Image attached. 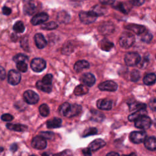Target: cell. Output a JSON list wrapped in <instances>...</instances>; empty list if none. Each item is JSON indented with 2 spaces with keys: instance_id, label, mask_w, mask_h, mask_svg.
Returning a JSON list of instances; mask_svg holds the SVG:
<instances>
[{
  "instance_id": "5bb4252c",
  "label": "cell",
  "mask_w": 156,
  "mask_h": 156,
  "mask_svg": "<svg viewBox=\"0 0 156 156\" xmlns=\"http://www.w3.org/2000/svg\"><path fill=\"white\" fill-rule=\"evenodd\" d=\"M34 38L35 45L38 49H41L46 46L48 42L42 34L41 33L36 34L34 35Z\"/></svg>"
},
{
  "instance_id": "6125c7cd",
  "label": "cell",
  "mask_w": 156,
  "mask_h": 156,
  "mask_svg": "<svg viewBox=\"0 0 156 156\" xmlns=\"http://www.w3.org/2000/svg\"><path fill=\"white\" fill-rule=\"evenodd\" d=\"M4 147H0V153L1 152H2L3 151H4Z\"/></svg>"
},
{
  "instance_id": "1f68e13d",
  "label": "cell",
  "mask_w": 156,
  "mask_h": 156,
  "mask_svg": "<svg viewBox=\"0 0 156 156\" xmlns=\"http://www.w3.org/2000/svg\"><path fill=\"white\" fill-rule=\"evenodd\" d=\"M36 87L44 92L49 93L52 91V85H46L43 84L41 80H38L36 83Z\"/></svg>"
},
{
  "instance_id": "f35d334b",
  "label": "cell",
  "mask_w": 156,
  "mask_h": 156,
  "mask_svg": "<svg viewBox=\"0 0 156 156\" xmlns=\"http://www.w3.org/2000/svg\"><path fill=\"white\" fill-rule=\"evenodd\" d=\"M149 63V58L147 56H144L140 59V62L137 64V66L141 69H144L147 67Z\"/></svg>"
},
{
  "instance_id": "83f0119b",
  "label": "cell",
  "mask_w": 156,
  "mask_h": 156,
  "mask_svg": "<svg viewBox=\"0 0 156 156\" xmlns=\"http://www.w3.org/2000/svg\"><path fill=\"white\" fill-rule=\"evenodd\" d=\"M156 82V75L154 73L146 74L143 78V83L147 85H153Z\"/></svg>"
},
{
  "instance_id": "ab89813d",
  "label": "cell",
  "mask_w": 156,
  "mask_h": 156,
  "mask_svg": "<svg viewBox=\"0 0 156 156\" xmlns=\"http://www.w3.org/2000/svg\"><path fill=\"white\" fill-rule=\"evenodd\" d=\"M16 68L18 71L22 73H26L28 69V65L25 62H20L16 64Z\"/></svg>"
},
{
  "instance_id": "ee69618b",
  "label": "cell",
  "mask_w": 156,
  "mask_h": 156,
  "mask_svg": "<svg viewBox=\"0 0 156 156\" xmlns=\"http://www.w3.org/2000/svg\"><path fill=\"white\" fill-rule=\"evenodd\" d=\"M21 47L26 51L28 52L29 51V40L27 37H23L20 41Z\"/></svg>"
},
{
  "instance_id": "52a82bcc",
  "label": "cell",
  "mask_w": 156,
  "mask_h": 156,
  "mask_svg": "<svg viewBox=\"0 0 156 156\" xmlns=\"http://www.w3.org/2000/svg\"><path fill=\"white\" fill-rule=\"evenodd\" d=\"M147 138V133L144 131H133L129 135L130 140L135 144H140L144 142Z\"/></svg>"
},
{
  "instance_id": "8992f818",
  "label": "cell",
  "mask_w": 156,
  "mask_h": 156,
  "mask_svg": "<svg viewBox=\"0 0 156 156\" xmlns=\"http://www.w3.org/2000/svg\"><path fill=\"white\" fill-rule=\"evenodd\" d=\"M151 124L152 121L147 115L142 116L135 121V126L136 128L144 130L149 129L151 127Z\"/></svg>"
},
{
  "instance_id": "d6a6232c",
  "label": "cell",
  "mask_w": 156,
  "mask_h": 156,
  "mask_svg": "<svg viewBox=\"0 0 156 156\" xmlns=\"http://www.w3.org/2000/svg\"><path fill=\"white\" fill-rule=\"evenodd\" d=\"M70 107H71V104L67 102H64L58 108L59 113L63 116H66L70 109Z\"/></svg>"
},
{
  "instance_id": "9f6ffc18",
  "label": "cell",
  "mask_w": 156,
  "mask_h": 156,
  "mask_svg": "<svg viewBox=\"0 0 156 156\" xmlns=\"http://www.w3.org/2000/svg\"><path fill=\"white\" fill-rule=\"evenodd\" d=\"M100 2L103 5H107V4H112L114 3L115 1H101Z\"/></svg>"
},
{
  "instance_id": "3957f363",
  "label": "cell",
  "mask_w": 156,
  "mask_h": 156,
  "mask_svg": "<svg viewBox=\"0 0 156 156\" xmlns=\"http://www.w3.org/2000/svg\"><path fill=\"white\" fill-rule=\"evenodd\" d=\"M23 99L25 102L28 104L33 105L37 104L40 99L39 95L31 90H26L23 93Z\"/></svg>"
},
{
  "instance_id": "8fae6325",
  "label": "cell",
  "mask_w": 156,
  "mask_h": 156,
  "mask_svg": "<svg viewBox=\"0 0 156 156\" xmlns=\"http://www.w3.org/2000/svg\"><path fill=\"white\" fill-rule=\"evenodd\" d=\"M49 18V15L46 12H40L34 15L31 20L30 23L34 26H37L39 24H43Z\"/></svg>"
},
{
  "instance_id": "6f0895ef",
  "label": "cell",
  "mask_w": 156,
  "mask_h": 156,
  "mask_svg": "<svg viewBox=\"0 0 156 156\" xmlns=\"http://www.w3.org/2000/svg\"><path fill=\"white\" fill-rule=\"evenodd\" d=\"M106 156H119V155L115 152H110L109 153H108Z\"/></svg>"
},
{
  "instance_id": "ac0fdd59",
  "label": "cell",
  "mask_w": 156,
  "mask_h": 156,
  "mask_svg": "<svg viewBox=\"0 0 156 156\" xmlns=\"http://www.w3.org/2000/svg\"><path fill=\"white\" fill-rule=\"evenodd\" d=\"M36 11V5L32 1H25L24 4V12L28 15H33Z\"/></svg>"
},
{
  "instance_id": "c3c4849f",
  "label": "cell",
  "mask_w": 156,
  "mask_h": 156,
  "mask_svg": "<svg viewBox=\"0 0 156 156\" xmlns=\"http://www.w3.org/2000/svg\"><path fill=\"white\" fill-rule=\"evenodd\" d=\"M14 117L13 115H12L10 113H4L1 115V120L6 122H10L13 119Z\"/></svg>"
},
{
  "instance_id": "94428289",
  "label": "cell",
  "mask_w": 156,
  "mask_h": 156,
  "mask_svg": "<svg viewBox=\"0 0 156 156\" xmlns=\"http://www.w3.org/2000/svg\"><path fill=\"white\" fill-rule=\"evenodd\" d=\"M122 156H136V154L135 152H132L128 155H122Z\"/></svg>"
},
{
  "instance_id": "44dd1931",
  "label": "cell",
  "mask_w": 156,
  "mask_h": 156,
  "mask_svg": "<svg viewBox=\"0 0 156 156\" xmlns=\"http://www.w3.org/2000/svg\"><path fill=\"white\" fill-rule=\"evenodd\" d=\"M6 127L10 130H14L16 132H24L28 128L27 126L24 124L12 123L6 124Z\"/></svg>"
},
{
  "instance_id": "d4e9b609",
  "label": "cell",
  "mask_w": 156,
  "mask_h": 156,
  "mask_svg": "<svg viewBox=\"0 0 156 156\" xmlns=\"http://www.w3.org/2000/svg\"><path fill=\"white\" fill-rule=\"evenodd\" d=\"M57 20L61 23H67L70 20V15L66 11L62 10L58 13Z\"/></svg>"
},
{
  "instance_id": "f907efd6",
  "label": "cell",
  "mask_w": 156,
  "mask_h": 156,
  "mask_svg": "<svg viewBox=\"0 0 156 156\" xmlns=\"http://www.w3.org/2000/svg\"><path fill=\"white\" fill-rule=\"evenodd\" d=\"M2 13L5 15H9L11 14L12 13V9L9 7H7V6H4L2 9Z\"/></svg>"
},
{
  "instance_id": "2e32d148",
  "label": "cell",
  "mask_w": 156,
  "mask_h": 156,
  "mask_svg": "<svg viewBox=\"0 0 156 156\" xmlns=\"http://www.w3.org/2000/svg\"><path fill=\"white\" fill-rule=\"evenodd\" d=\"M126 29L132 31L137 35H141L145 31V27L143 25L136 24H128L124 26Z\"/></svg>"
},
{
  "instance_id": "603a6c76",
  "label": "cell",
  "mask_w": 156,
  "mask_h": 156,
  "mask_svg": "<svg viewBox=\"0 0 156 156\" xmlns=\"http://www.w3.org/2000/svg\"><path fill=\"white\" fill-rule=\"evenodd\" d=\"M81 110H82L81 105H80L79 104H76L71 105L70 109H69L67 115L66 116V117L71 118V117L77 116L78 114L80 113Z\"/></svg>"
},
{
  "instance_id": "8d00e7d4",
  "label": "cell",
  "mask_w": 156,
  "mask_h": 156,
  "mask_svg": "<svg viewBox=\"0 0 156 156\" xmlns=\"http://www.w3.org/2000/svg\"><path fill=\"white\" fill-rule=\"evenodd\" d=\"M58 27V24L54 21H50L49 23L41 24V28L44 30H54Z\"/></svg>"
},
{
  "instance_id": "7402d4cb",
  "label": "cell",
  "mask_w": 156,
  "mask_h": 156,
  "mask_svg": "<svg viewBox=\"0 0 156 156\" xmlns=\"http://www.w3.org/2000/svg\"><path fill=\"white\" fill-rule=\"evenodd\" d=\"M90 67L89 63L84 60H79L76 62L74 65V69L76 72L79 73L84 69H87Z\"/></svg>"
},
{
  "instance_id": "60d3db41",
  "label": "cell",
  "mask_w": 156,
  "mask_h": 156,
  "mask_svg": "<svg viewBox=\"0 0 156 156\" xmlns=\"http://www.w3.org/2000/svg\"><path fill=\"white\" fill-rule=\"evenodd\" d=\"M53 76L51 74H46L41 80V82L46 85H52V82Z\"/></svg>"
},
{
  "instance_id": "5b68a950",
  "label": "cell",
  "mask_w": 156,
  "mask_h": 156,
  "mask_svg": "<svg viewBox=\"0 0 156 156\" xmlns=\"http://www.w3.org/2000/svg\"><path fill=\"white\" fill-rule=\"evenodd\" d=\"M141 57L139 54L135 52H127L124 57V62L126 64L129 66L137 65Z\"/></svg>"
},
{
  "instance_id": "7c38bea8",
  "label": "cell",
  "mask_w": 156,
  "mask_h": 156,
  "mask_svg": "<svg viewBox=\"0 0 156 156\" xmlns=\"http://www.w3.org/2000/svg\"><path fill=\"white\" fill-rule=\"evenodd\" d=\"M98 88L101 91H115L118 88V84L112 80H107L99 84Z\"/></svg>"
},
{
  "instance_id": "681fc988",
  "label": "cell",
  "mask_w": 156,
  "mask_h": 156,
  "mask_svg": "<svg viewBox=\"0 0 156 156\" xmlns=\"http://www.w3.org/2000/svg\"><path fill=\"white\" fill-rule=\"evenodd\" d=\"M149 107L152 111L156 110V98H153L149 101Z\"/></svg>"
},
{
  "instance_id": "4fadbf2b",
  "label": "cell",
  "mask_w": 156,
  "mask_h": 156,
  "mask_svg": "<svg viewBox=\"0 0 156 156\" xmlns=\"http://www.w3.org/2000/svg\"><path fill=\"white\" fill-rule=\"evenodd\" d=\"M80 80L84 85L88 87H92L96 82V78L94 76L90 73H87L82 74L80 77Z\"/></svg>"
},
{
  "instance_id": "db71d44e",
  "label": "cell",
  "mask_w": 156,
  "mask_h": 156,
  "mask_svg": "<svg viewBox=\"0 0 156 156\" xmlns=\"http://www.w3.org/2000/svg\"><path fill=\"white\" fill-rule=\"evenodd\" d=\"M130 2L133 5H136V6H138V5H142L143 3H144V1H136V0H133V1H130Z\"/></svg>"
},
{
  "instance_id": "7dc6e473",
  "label": "cell",
  "mask_w": 156,
  "mask_h": 156,
  "mask_svg": "<svg viewBox=\"0 0 156 156\" xmlns=\"http://www.w3.org/2000/svg\"><path fill=\"white\" fill-rule=\"evenodd\" d=\"M114 8H115L116 9L121 11V12L124 13H127V9L126 7V5L124 3L122 2H119L118 3L117 5H116L115 6L113 7Z\"/></svg>"
},
{
  "instance_id": "836d02e7",
  "label": "cell",
  "mask_w": 156,
  "mask_h": 156,
  "mask_svg": "<svg viewBox=\"0 0 156 156\" xmlns=\"http://www.w3.org/2000/svg\"><path fill=\"white\" fill-rule=\"evenodd\" d=\"M13 29L16 33H23L25 30L24 24L21 21H17L13 24Z\"/></svg>"
},
{
  "instance_id": "b9f144b4",
  "label": "cell",
  "mask_w": 156,
  "mask_h": 156,
  "mask_svg": "<svg viewBox=\"0 0 156 156\" xmlns=\"http://www.w3.org/2000/svg\"><path fill=\"white\" fill-rule=\"evenodd\" d=\"M98 133V130L95 127H89L84 130L82 136L83 137H87L90 135H95Z\"/></svg>"
},
{
  "instance_id": "ffe728a7",
  "label": "cell",
  "mask_w": 156,
  "mask_h": 156,
  "mask_svg": "<svg viewBox=\"0 0 156 156\" xmlns=\"http://www.w3.org/2000/svg\"><path fill=\"white\" fill-rule=\"evenodd\" d=\"M62 121L59 118L54 117L46 122V126L48 129H55L61 127Z\"/></svg>"
},
{
  "instance_id": "be15d7a7",
  "label": "cell",
  "mask_w": 156,
  "mask_h": 156,
  "mask_svg": "<svg viewBox=\"0 0 156 156\" xmlns=\"http://www.w3.org/2000/svg\"><path fill=\"white\" fill-rule=\"evenodd\" d=\"M154 126H155V127L156 128V118L154 119Z\"/></svg>"
},
{
  "instance_id": "e0dca14e",
  "label": "cell",
  "mask_w": 156,
  "mask_h": 156,
  "mask_svg": "<svg viewBox=\"0 0 156 156\" xmlns=\"http://www.w3.org/2000/svg\"><path fill=\"white\" fill-rule=\"evenodd\" d=\"M96 105L100 110H110L112 107V102L105 99H100L97 101Z\"/></svg>"
},
{
  "instance_id": "7bdbcfd3",
  "label": "cell",
  "mask_w": 156,
  "mask_h": 156,
  "mask_svg": "<svg viewBox=\"0 0 156 156\" xmlns=\"http://www.w3.org/2000/svg\"><path fill=\"white\" fill-rule=\"evenodd\" d=\"M39 135L45 140H52L54 136V133L51 131H42L40 132Z\"/></svg>"
},
{
  "instance_id": "f546056e",
  "label": "cell",
  "mask_w": 156,
  "mask_h": 156,
  "mask_svg": "<svg viewBox=\"0 0 156 156\" xmlns=\"http://www.w3.org/2000/svg\"><path fill=\"white\" fill-rule=\"evenodd\" d=\"M146 104L141 103V102H135L130 103L129 105V108L130 111H133V110H139L141 109H146Z\"/></svg>"
},
{
  "instance_id": "e7e4bbea",
  "label": "cell",
  "mask_w": 156,
  "mask_h": 156,
  "mask_svg": "<svg viewBox=\"0 0 156 156\" xmlns=\"http://www.w3.org/2000/svg\"><path fill=\"white\" fill-rule=\"evenodd\" d=\"M30 156H35V155H30Z\"/></svg>"
},
{
  "instance_id": "d6986e66",
  "label": "cell",
  "mask_w": 156,
  "mask_h": 156,
  "mask_svg": "<svg viewBox=\"0 0 156 156\" xmlns=\"http://www.w3.org/2000/svg\"><path fill=\"white\" fill-rule=\"evenodd\" d=\"M144 144L146 149L150 151L156 150V137L149 136L147 137L144 141Z\"/></svg>"
},
{
  "instance_id": "d590c367",
  "label": "cell",
  "mask_w": 156,
  "mask_h": 156,
  "mask_svg": "<svg viewBox=\"0 0 156 156\" xmlns=\"http://www.w3.org/2000/svg\"><path fill=\"white\" fill-rule=\"evenodd\" d=\"M38 111L40 114L44 117H46L49 115V108L48 107V105L46 104H43L41 105H40L39 108H38Z\"/></svg>"
},
{
  "instance_id": "cb8c5ba5",
  "label": "cell",
  "mask_w": 156,
  "mask_h": 156,
  "mask_svg": "<svg viewBox=\"0 0 156 156\" xmlns=\"http://www.w3.org/2000/svg\"><path fill=\"white\" fill-rule=\"evenodd\" d=\"M114 46L112 42L108 40L107 38L102 39L99 43V47L104 51H109Z\"/></svg>"
},
{
  "instance_id": "e575fe53",
  "label": "cell",
  "mask_w": 156,
  "mask_h": 156,
  "mask_svg": "<svg viewBox=\"0 0 156 156\" xmlns=\"http://www.w3.org/2000/svg\"><path fill=\"white\" fill-rule=\"evenodd\" d=\"M73 51H74L73 44L70 42H68L63 45L62 49V53L63 54L68 55V54H70Z\"/></svg>"
},
{
  "instance_id": "ba28073f",
  "label": "cell",
  "mask_w": 156,
  "mask_h": 156,
  "mask_svg": "<svg viewBox=\"0 0 156 156\" xmlns=\"http://www.w3.org/2000/svg\"><path fill=\"white\" fill-rule=\"evenodd\" d=\"M31 146L34 149L43 150L47 147V141L42 136L37 135L32 138Z\"/></svg>"
},
{
  "instance_id": "816d5d0a",
  "label": "cell",
  "mask_w": 156,
  "mask_h": 156,
  "mask_svg": "<svg viewBox=\"0 0 156 156\" xmlns=\"http://www.w3.org/2000/svg\"><path fill=\"white\" fill-rule=\"evenodd\" d=\"M6 76V73H5V69L0 66V79L1 80H4L5 77Z\"/></svg>"
},
{
  "instance_id": "30bf717a",
  "label": "cell",
  "mask_w": 156,
  "mask_h": 156,
  "mask_svg": "<svg viewBox=\"0 0 156 156\" xmlns=\"http://www.w3.org/2000/svg\"><path fill=\"white\" fill-rule=\"evenodd\" d=\"M115 30L114 24L110 21H107L102 23L98 27V31L102 35H110Z\"/></svg>"
},
{
  "instance_id": "680465c9",
  "label": "cell",
  "mask_w": 156,
  "mask_h": 156,
  "mask_svg": "<svg viewBox=\"0 0 156 156\" xmlns=\"http://www.w3.org/2000/svg\"><path fill=\"white\" fill-rule=\"evenodd\" d=\"M17 39H18L17 35H16V34H12V40L13 41H16Z\"/></svg>"
},
{
  "instance_id": "f1b7e54d",
  "label": "cell",
  "mask_w": 156,
  "mask_h": 156,
  "mask_svg": "<svg viewBox=\"0 0 156 156\" xmlns=\"http://www.w3.org/2000/svg\"><path fill=\"white\" fill-rule=\"evenodd\" d=\"M88 92V88L83 85H79L74 90V93L76 96H82Z\"/></svg>"
},
{
  "instance_id": "f6af8a7d",
  "label": "cell",
  "mask_w": 156,
  "mask_h": 156,
  "mask_svg": "<svg viewBox=\"0 0 156 156\" xmlns=\"http://www.w3.org/2000/svg\"><path fill=\"white\" fill-rule=\"evenodd\" d=\"M152 35L151 32H144V34L142 35L141 37V40L142 41L146 43H149L152 39Z\"/></svg>"
},
{
  "instance_id": "277c9868",
  "label": "cell",
  "mask_w": 156,
  "mask_h": 156,
  "mask_svg": "<svg viewBox=\"0 0 156 156\" xmlns=\"http://www.w3.org/2000/svg\"><path fill=\"white\" fill-rule=\"evenodd\" d=\"M80 20L85 24H89L94 22L97 18V16L91 10L82 11L79 13Z\"/></svg>"
},
{
  "instance_id": "74e56055",
  "label": "cell",
  "mask_w": 156,
  "mask_h": 156,
  "mask_svg": "<svg viewBox=\"0 0 156 156\" xmlns=\"http://www.w3.org/2000/svg\"><path fill=\"white\" fill-rule=\"evenodd\" d=\"M28 60H29V57L21 53L17 54L15 55H14L13 57V60L16 63H18L20 62H26V61H28Z\"/></svg>"
},
{
  "instance_id": "4316f807",
  "label": "cell",
  "mask_w": 156,
  "mask_h": 156,
  "mask_svg": "<svg viewBox=\"0 0 156 156\" xmlns=\"http://www.w3.org/2000/svg\"><path fill=\"white\" fill-rule=\"evenodd\" d=\"M91 113V119L94 121H97V122H101L104 120L105 116L104 115L99 112L98 110H91L90 111Z\"/></svg>"
},
{
  "instance_id": "484cf974",
  "label": "cell",
  "mask_w": 156,
  "mask_h": 156,
  "mask_svg": "<svg viewBox=\"0 0 156 156\" xmlns=\"http://www.w3.org/2000/svg\"><path fill=\"white\" fill-rule=\"evenodd\" d=\"M147 115V111L146 109H141L136 111L135 112L132 113V114L129 115L128 116V119L130 121H135L137 119H138L140 117L146 115Z\"/></svg>"
},
{
  "instance_id": "11a10c76",
  "label": "cell",
  "mask_w": 156,
  "mask_h": 156,
  "mask_svg": "<svg viewBox=\"0 0 156 156\" xmlns=\"http://www.w3.org/2000/svg\"><path fill=\"white\" fill-rule=\"evenodd\" d=\"M18 149V146L16 143H13L10 146V150L12 152H16Z\"/></svg>"
},
{
  "instance_id": "7a4b0ae2",
  "label": "cell",
  "mask_w": 156,
  "mask_h": 156,
  "mask_svg": "<svg viewBox=\"0 0 156 156\" xmlns=\"http://www.w3.org/2000/svg\"><path fill=\"white\" fill-rule=\"evenodd\" d=\"M46 67V61L41 58H34L30 62V68L35 73H40L43 71Z\"/></svg>"
},
{
  "instance_id": "91938a15",
  "label": "cell",
  "mask_w": 156,
  "mask_h": 156,
  "mask_svg": "<svg viewBox=\"0 0 156 156\" xmlns=\"http://www.w3.org/2000/svg\"><path fill=\"white\" fill-rule=\"evenodd\" d=\"M41 156H54V154H51L48 152H43L41 155Z\"/></svg>"
},
{
  "instance_id": "bcb514c9",
  "label": "cell",
  "mask_w": 156,
  "mask_h": 156,
  "mask_svg": "<svg viewBox=\"0 0 156 156\" xmlns=\"http://www.w3.org/2000/svg\"><path fill=\"white\" fill-rule=\"evenodd\" d=\"M140 77V72L136 69H133L130 73V80L132 82H137Z\"/></svg>"
},
{
  "instance_id": "9c48e42d",
  "label": "cell",
  "mask_w": 156,
  "mask_h": 156,
  "mask_svg": "<svg viewBox=\"0 0 156 156\" xmlns=\"http://www.w3.org/2000/svg\"><path fill=\"white\" fill-rule=\"evenodd\" d=\"M21 79V74L16 70L11 69L8 73V82L12 85H17Z\"/></svg>"
},
{
  "instance_id": "4dcf8cb0",
  "label": "cell",
  "mask_w": 156,
  "mask_h": 156,
  "mask_svg": "<svg viewBox=\"0 0 156 156\" xmlns=\"http://www.w3.org/2000/svg\"><path fill=\"white\" fill-rule=\"evenodd\" d=\"M90 10L91 12H93L97 16L104 15L107 11L106 9L104 7H103L102 5H94Z\"/></svg>"
},
{
  "instance_id": "9a60e30c",
  "label": "cell",
  "mask_w": 156,
  "mask_h": 156,
  "mask_svg": "<svg viewBox=\"0 0 156 156\" xmlns=\"http://www.w3.org/2000/svg\"><path fill=\"white\" fill-rule=\"evenodd\" d=\"M106 143L104 140L101 138H98L91 142L88 146V148L91 151H96L105 146Z\"/></svg>"
},
{
  "instance_id": "f5cc1de1",
  "label": "cell",
  "mask_w": 156,
  "mask_h": 156,
  "mask_svg": "<svg viewBox=\"0 0 156 156\" xmlns=\"http://www.w3.org/2000/svg\"><path fill=\"white\" fill-rule=\"evenodd\" d=\"M82 153L83 154V156H91V151L88 147L84 148L82 149Z\"/></svg>"
},
{
  "instance_id": "6da1fadb",
  "label": "cell",
  "mask_w": 156,
  "mask_h": 156,
  "mask_svg": "<svg viewBox=\"0 0 156 156\" xmlns=\"http://www.w3.org/2000/svg\"><path fill=\"white\" fill-rule=\"evenodd\" d=\"M135 42V37L134 35L128 32H123L119 39V45L124 48L128 49L130 48Z\"/></svg>"
}]
</instances>
